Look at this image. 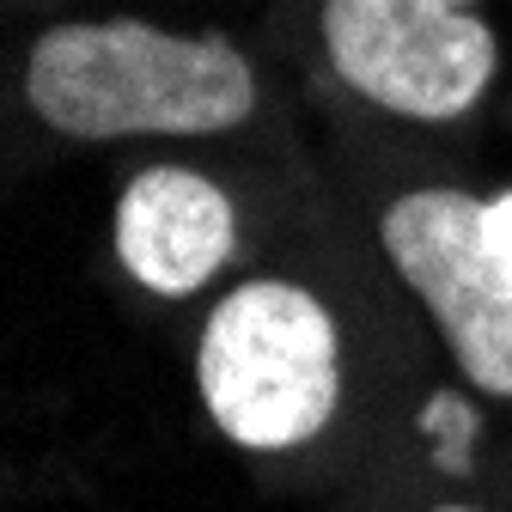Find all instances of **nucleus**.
<instances>
[{"label": "nucleus", "instance_id": "nucleus-1", "mask_svg": "<svg viewBox=\"0 0 512 512\" xmlns=\"http://www.w3.org/2000/svg\"><path fill=\"white\" fill-rule=\"evenodd\" d=\"M25 98L68 141L226 135L256 110V74L214 31L177 37L147 19H86L31 43Z\"/></svg>", "mask_w": 512, "mask_h": 512}, {"label": "nucleus", "instance_id": "nucleus-2", "mask_svg": "<svg viewBox=\"0 0 512 512\" xmlns=\"http://www.w3.org/2000/svg\"><path fill=\"white\" fill-rule=\"evenodd\" d=\"M214 427L244 452H287L324 433L342 403V336L324 299L293 281L232 287L196 348Z\"/></svg>", "mask_w": 512, "mask_h": 512}, {"label": "nucleus", "instance_id": "nucleus-3", "mask_svg": "<svg viewBox=\"0 0 512 512\" xmlns=\"http://www.w3.org/2000/svg\"><path fill=\"white\" fill-rule=\"evenodd\" d=\"M324 49L366 104L409 122L476 110L500 68V43L476 0H330Z\"/></svg>", "mask_w": 512, "mask_h": 512}, {"label": "nucleus", "instance_id": "nucleus-4", "mask_svg": "<svg viewBox=\"0 0 512 512\" xmlns=\"http://www.w3.org/2000/svg\"><path fill=\"white\" fill-rule=\"evenodd\" d=\"M384 256L427 299L464 378L488 397H512V250L482 226L464 189H409L378 226Z\"/></svg>", "mask_w": 512, "mask_h": 512}, {"label": "nucleus", "instance_id": "nucleus-5", "mask_svg": "<svg viewBox=\"0 0 512 512\" xmlns=\"http://www.w3.org/2000/svg\"><path fill=\"white\" fill-rule=\"evenodd\" d=\"M238 244L232 196L189 171V165H153L122 189L116 202V256L147 293L183 299L208 287Z\"/></svg>", "mask_w": 512, "mask_h": 512}, {"label": "nucleus", "instance_id": "nucleus-6", "mask_svg": "<svg viewBox=\"0 0 512 512\" xmlns=\"http://www.w3.org/2000/svg\"><path fill=\"white\" fill-rule=\"evenodd\" d=\"M482 226H488V238L500 250H512V189H506V196H494V202H482Z\"/></svg>", "mask_w": 512, "mask_h": 512}, {"label": "nucleus", "instance_id": "nucleus-7", "mask_svg": "<svg viewBox=\"0 0 512 512\" xmlns=\"http://www.w3.org/2000/svg\"><path fill=\"white\" fill-rule=\"evenodd\" d=\"M433 512H470V506H433Z\"/></svg>", "mask_w": 512, "mask_h": 512}]
</instances>
